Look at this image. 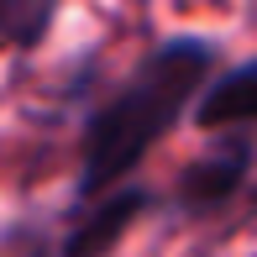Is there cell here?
Instances as JSON below:
<instances>
[{"instance_id":"7a4b0ae2","label":"cell","mask_w":257,"mask_h":257,"mask_svg":"<svg viewBox=\"0 0 257 257\" xmlns=\"http://www.w3.org/2000/svg\"><path fill=\"white\" fill-rule=\"evenodd\" d=\"M247 173H252V142L236 137V142H226L220 153L189 163V168L179 173V189H173V194H179V210H184V215L220 210L241 184H247Z\"/></svg>"},{"instance_id":"277c9868","label":"cell","mask_w":257,"mask_h":257,"mask_svg":"<svg viewBox=\"0 0 257 257\" xmlns=\"http://www.w3.org/2000/svg\"><path fill=\"white\" fill-rule=\"evenodd\" d=\"M194 121L205 132H220V126H257V58L231 74H220L215 84L200 95L194 105Z\"/></svg>"},{"instance_id":"3957f363","label":"cell","mask_w":257,"mask_h":257,"mask_svg":"<svg viewBox=\"0 0 257 257\" xmlns=\"http://www.w3.org/2000/svg\"><path fill=\"white\" fill-rule=\"evenodd\" d=\"M147 200H153L147 189H121V194H110L95 215H84V220L63 236V252H58V257H105L126 231H132V220L147 210Z\"/></svg>"},{"instance_id":"5b68a950","label":"cell","mask_w":257,"mask_h":257,"mask_svg":"<svg viewBox=\"0 0 257 257\" xmlns=\"http://www.w3.org/2000/svg\"><path fill=\"white\" fill-rule=\"evenodd\" d=\"M63 0H0V42L11 48H42Z\"/></svg>"},{"instance_id":"6da1fadb","label":"cell","mask_w":257,"mask_h":257,"mask_svg":"<svg viewBox=\"0 0 257 257\" xmlns=\"http://www.w3.org/2000/svg\"><path fill=\"white\" fill-rule=\"evenodd\" d=\"M210 68H215V42L210 37H163L132 68V79L84 121L79 184H74L79 200L115 194V184L184 121V110L200 105V95L210 89L205 84Z\"/></svg>"}]
</instances>
